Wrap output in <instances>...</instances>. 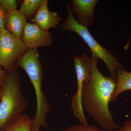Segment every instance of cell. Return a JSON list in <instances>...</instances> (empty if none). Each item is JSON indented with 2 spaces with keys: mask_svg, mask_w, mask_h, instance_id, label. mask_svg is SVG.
I'll use <instances>...</instances> for the list:
<instances>
[{
  "mask_svg": "<svg viewBox=\"0 0 131 131\" xmlns=\"http://www.w3.org/2000/svg\"><path fill=\"white\" fill-rule=\"evenodd\" d=\"M62 19L56 12L50 11L48 7V1L45 0L30 22L35 23L45 30L49 31L51 28H56Z\"/></svg>",
  "mask_w": 131,
  "mask_h": 131,
  "instance_id": "obj_8",
  "label": "cell"
},
{
  "mask_svg": "<svg viewBox=\"0 0 131 131\" xmlns=\"http://www.w3.org/2000/svg\"><path fill=\"white\" fill-rule=\"evenodd\" d=\"M45 1V0H24L19 10L27 19H31Z\"/></svg>",
  "mask_w": 131,
  "mask_h": 131,
  "instance_id": "obj_11",
  "label": "cell"
},
{
  "mask_svg": "<svg viewBox=\"0 0 131 131\" xmlns=\"http://www.w3.org/2000/svg\"><path fill=\"white\" fill-rule=\"evenodd\" d=\"M68 16L60 28L65 30L75 32L80 35L88 46L94 56L103 61L110 74V77L116 80V72L119 69L127 70L123 64L112 53L106 48L101 45L89 32L88 27L78 23L73 15L71 5L67 4Z\"/></svg>",
  "mask_w": 131,
  "mask_h": 131,
  "instance_id": "obj_3",
  "label": "cell"
},
{
  "mask_svg": "<svg viewBox=\"0 0 131 131\" xmlns=\"http://www.w3.org/2000/svg\"><path fill=\"white\" fill-rule=\"evenodd\" d=\"M86 57L90 76L83 85L82 95L83 107L103 130L113 131L119 127L115 122L109 108L117 80L102 74L97 67L98 58L86 55Z\"/></svg>",
  "mask_w": 131,
  "mask_h": 131,
  "instance_id": "obj_1",
  "label": "cell"
},
{
  "mask_svg": "<svg viewBox=\"0 0 131 131\" xmlns=\"http://www.w3.org/2000/svg\"><path fill=\"white\" fill-rule=\"evenodd\" d=\"M32 119L28 115L22 114L8 127L5 131H32Z\"/></svg>",
  "mask_w": 131,
  "mask_h": 131,
  "instance_id": "obj_12",
  "label": "cell"
},
{
  "mask_svg": "<svg viewBox=\"0 0 131 131\" xmlns=\"http://www.w3.org/2000/svg\"><path fill=\"white\" fill-rule=\"evenodd\" d=\"M131 40V34L130 36V39H129V41H128V43L125 46V47H124V49H125V50H127L128 49L129 47V44H130V42Z\"/></svg>",
  "mask_w": 131,
  "mask_h": 131,
  "instance_id": "obj_18",
  "label": "cell"
},
{
  "mask_svg": "<svg viewBox=\"0 0 131 131\" xmlns=\"http://www.w3.org/2000/svg\"><path fill=\"white\" fill-rule=\"evenodd\" d=\"M28 50L21 39L5 28L0 31V66L7 73Z\"/></svg>",
  "mask_w": 131,
  "mask_h": 131,
  "instance_id": "obj_4",
  "label": "cell"
},
{
  "mask_svg": "<svg viewBox=\"0 0 131 131\" xmlns=\"http://www.w3.org/2000/svg\"><path fill=\"white\" fill-rule=\"evenodd\" d=\"M18 67L15 64L7 73L2 86L0 100V130H6L10 124L18 119L28 103L21 93Z\"/></svg>",
  "mask_w": 131,
  "mask_h": 131,
  "instance_id": "obj_2",
  "label": "cell"
},
{
  "mask_svg": "<svg viewBox=\"0 0 131 131\" xmlns=\"http://www.w3.org/2000/svg\"><path fill=\"white\" fill-rule=\"evenodd\" d=\"M116 86L112 95L111 102L116 100L122 93L131 90V72L118 70L116 72Z\"/></svg>",
  "mask_w": 131,
  "mask_h": 131,
  "instance_id": "obj_10",
  "label": "cell"
},
{
  "mask_svg": "<svg viewBox=\"0 0 131 131\" xmlns=\"http://www.w3.org/2000/svg\"><path fill=\"white\" fill-rule=\"evenodd\" d=\"M21 39L28 49L50 46L53 41L52 35L49 31L31 22L26 24Z\"/></svg>",
  "mask_w": 131,
  "mask_h": 131,
  "instance_id": "obj_6",
  "label": "cell"
},
{
  "mask_svg": "<svg viewBox=\"0 0 131 131\" xmlns=\"http://www.w3.org/2000/svg\"><path fill=\"white\" fill-rule=\"evenodd\" d=\"M98 0H73L71 11L77 14V21L84 26L94 23V12Z\"/></svg>",
  "mask_w": 131,
  "mask_h": 131,
  "instance_id": "obj_7",
  "label": "cell"
},
{
  "mask_svg": "<svg viewBox=\"0 0 131 131\" xmlns=\"http://www.w3.org/2000/svg\"><path fill=\"white\" fill-rule=\"evenodd\" d=\"M0 5L8 14L17 10L18 3L16 0H0Z\"/></svg>",
  "mask_w": 131,
  "mask_h": 131,
  "instance_id": "obj_14",
  "label": "cell"
},
{
  "mask_svg": "<svg viewBox=\"0 0 131 131\" xmlns=\"http://www.w3.org/2000/svg\"><path fill=\"white\" fill-rule=\"evenodd\" d=\"M7 75V73L0 66V87L2 86Z\"/></svg>",
  "mask_w": 131,
  "mask_h": 131,
  "instance_id": "obj_17",
  "label": "cell"
},
{
  "mask_svg": "<svg viewBox=\"0 0 131 131\" xmlns=\"http://www.w3.org/2000/svg\"><path fill=\"white\" fill-rule=\"evenodd\" d=\"M27 19L20 10L8 14L5 29L15 37L21 39Z\"/></svg>",
  "mask_w": 131,
  "mask_h": 131,
  "instance_id": "obj_9",
  "label": "cell"
},
{
  "mask_svg": "<svg viewBox=\"0 0 131 131\" xmlns=\"http://www.w3.org/2000/svg\"><path fill=\"white\" fill-rule=\"evenodd\" d=\"M2 87H0V100L2 96Z\"/></svg>",
  "mask_w": 131,
  "mask_h": 131,
  "instance_id": "obj_19",
  "label": "cell"
},
{
  "mask_svg": "<svg viewBox=\"0 0 131 131\" xmlns=\"http://www.w3.org/2000/svg\"><path fill=\"white\" fill-rule=\"evenodd\" d=\"M77 79V89L71 98V107L76 117L81 124H89L82 103V95L84 82L89 77L90 70L86 55L74 58Z\"/></svg>",
  "mask_w": 131,
  "mask_h": 131,
  "instance_id": "obj_5",
  "label": "cell"
},
{
  "mask_svg": "<svg viewBox=\"0 0 131 131\" xmlns=\"http://www.w3.org/2000/svg\"><path fill=\"white\" fill-rule=\"evenodd\" d=\"M115 131H131V119L124 121V125Z\"/></svg>",
  "mask_w": 131,
  "mask_h": 131,
  "instance_id": "obj_16",
  "label": "cell"
},
{
  "mask_svg": "<svg viewBox=\"0 0 131 131\" xmlns=\"http://www.w3.org/2000/svg\"><path fill=\"white\" fill-rule=\"evenodd\" d=\"M8 13L0 5V31L5 28Z\"/></svg>",
  "mask_w": 131,
  "mask_h": 131,
  "instance_id": "obj_15",
  "label": "cell"
},
{
  "mask_svg": "<svg viewBox=\"0 0 131 131\" xmlns=\"http://www.w3.org/2000/svg\"><path fill=\"white\" fill-rule=\"evenodd\" d=\"M62 131H103L95 126L89 124H81V125L71 126Z\"/></svg>",
  "mask_w": 131,
  "mask_h": 131,
  "instance_id": "obj_13",
  "label": "cell"
}]
</instances>
